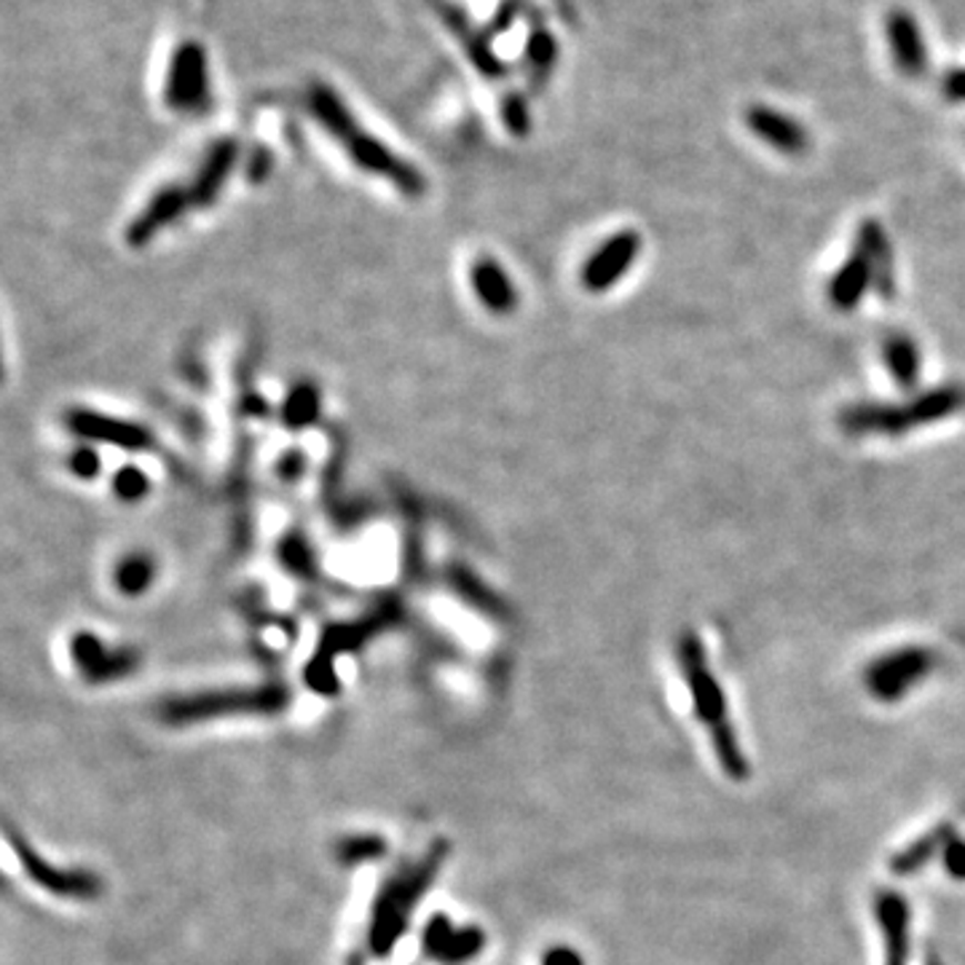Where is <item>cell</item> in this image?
Returning a JSON list of instances; mask_svg holds the SVG:
<instances>
[{
  "instance_id": "2e32d148",
  "label": "cell",
  "mask_w": 965,
  "mask_h": 965,
  "mask_svg": "<svg viewBox=\"0 0 965 965\" xmlns=\"http://www.w3.org/2000/svg\"><path fill=\"white\" fill-rule=\"evenodd\" d=\"M473 287L475 295L480 298V304L488 308L491 314H510L518 306V290L510 282L505 268L499 266V261L494 257H480L475 261L473 272Z\"/></svg>"
},
{
  "instance_id": "9c48e42d",
  "label": "cell",
  "mask_w": 965,
  "mask_h": 965,
  "mask_svg": "<svg viewBox=\"0 0 965 965\" xmlns=\"http://www.w3.org/2000/svg\"><path fill=\"white\" fill-rule=\"evenodd\" d=\"M885 35L898 73L917 79V75H923L928 70V47H925V38L917 19L910 11L893 9L885 19Z\"/></svg>"
},
{
  "instance_id": "9a60e30c",
  "label": "cell",
  "mask_w": 965,
  "mask_h": 965,
  "mask_svg": "<svg viewBox=\"0 0 965 965\" xmlns=\"http://www.w3.org/2000/svg\"><path fill=\"white\" fill-rule=\"evenodd\" d=\"M70 654H73L75 666L81 668L89 681H105L124 676L132 671V654L129 652H111L102 647V641L92 633H79L70 643Z\"/></svg>"
},
{
  "instance_id": "1f68e13d",
  "label": "cell",
  "mask_w": 965,
  "mask_h": 965,
  "mask_svg": "<svg viewBox=\"0 0 965 965\" xmlns=\"http://www.w3.org/2000/svg\"><path fill=\"white\" fill-rule=\"evenodd\" d=\"M542 965H582V957H579L575 949L558 947V949L547 952Z\"/></svg>"
},
{
  "instance_id": "44dd1931",
  "label": "cell",
  "mask_w": 965,
  "mask_h": 965,
  "mask_svg": "<svg viewBox=\"0 0 965 965\" xmlns=\"http://www.w3.org/2000/svg\"><path fill=\"white\" fill-rule=\"evenodd\" d=\"M153 575H156V566L143 552H134L126 556L124 561L115 566V588L124 596H140L151 588Z\"/></svg>"
},
{
  "instance_id": "5b68a950",
  "label": "cell",
  "mask_w": 965,
  "mask_h": 965,
  "mask_svg": "<svg viewBox=\"0 0 965 965\" xmlns=\"http://www.w3.org/2000/svg\"><path fill=\"white\" fill-rule=\"evenodd\" d=\"M435 866H437V859L424 861V864L410 868V874L405 872L403 877H397L395 883L386 887L382 904H378V912H376V923H373V944H376L378 949L392 947L395 936L403 931L405 915L414 910L416 898L421 896L424 887L433 883Z\"/></svg>"
},
{
  "instance_id": "ac0fdd59",
  "label": "cell",
  "mask_w": 965,
  "mask_h": 965,
  "mask_svg": "<svg viewBox=\"0 0 965 965\" xmlns=\"http://www.w3.org/2000/svg\"><path fill=\"white\" fill-rule=\"evenodd\" d=\"M236 156H240V148L234 143H221L212 148V153L202 164V170H199L196 180H193L189 189L191 207H210V204L221 196L225 180H228L231 170H234L236 164Z\"/></svg>"
},
{
  "instance_id": "8992f818",
  "label": "cell",
  "mask_w": 965,
  "mask_h": 965,
  "mask_svg": "<svg viewBox=\"0 0 965 965\" xmlns=\"http://www.w3.org/2000/svg\"><path fill=\"white\" fill-rule=\"evenodd\" d=\"M282 705L280 690H244V692H215V694H196V698L177 700L166 708V719L170 722H202L212 717H234V713H257V711H276Z\"/></svg>"
},
{
  "instance_id": "7402d4cb",
  "label": "cell",
  "mask_w": 965,
  "mask_h": 965,
  "mask_svg": "<svg viewBox=\"0 0 965 965\" xmlns=\"http://www.w3.org/2000/svg\"><path fill=\"white\" fill-rule=\"evenodd\" d=\"M478 947H480V938H475V933H459V936H456V931L448 933L446 925H437L433 933H427V949L446 963L475 955Z\"/></svg>"
},
{
  "instance_id": "d6986e66",
  "label": "cell",
  "mask_w": 965,
  "mask_h": 965,
  "mask_svg": "<svg viewBox=\"0 0 965 965\" xmlns=\"http://www.w3.org/2000/svg\"><path fill=\"white\" fill-rule=\"evenodd\" d=\"M877 920L883 925L885 942H887V965H906V936H910V910H906L904 898L896 893H880Z\"/></svg>"
},
{
  "instance_id": "f546056e",
  "label": "cell",
  "mask_w": 965,
  "mask_h": 965,
  "mask_svg": "<svg viewBox=\"0 0 965 965\" xmlns=\"http://www.w3.org/2000/svg\"><path fill=\"white\" fill-rule=\"evenodd\" d=\"M942 94L947 96L949 102H965V68H955L944 75Z\"/></svg>"
},
{
  "instance_id": "5bb4252c",
  "label": "cell",
  "mask_w": 965,
  "mask_h": 965,
  "mask_svg": "<svg viewBox=\"0 0 965 965\" xmlns=\"http://www.w3.org/2000/svg\"><path fill=\"white\" fill-rule=\"evenodd\" d=\"M17 851H19V864H24L28 877L35 885L47 887L49 893H57V896H75V898L92 896V893H96V880L92 877V874L62 872V868H54L51 864H47L43 859H38V855L32 853L28 845H22V842H17Z\"/></svg>"
},
{
  "instance_id": "ffe728a7",
  "label": "cell",
  "mask_w": 965,
  "mask_h": 965,
  "mask_svg": "<svg viewBox=\"0 0 965 965\" xmlns=\"http://www.w3.org/2000/svg\"><path fill=\"white\" fill-rule=\"evenodd\" d=\"M883 357L887 370H891L893 382L904 392H912L920 384V370H923V359H920L917 341L906 333H891L883 341Z\"/></svg>"
},
{
  "instance_id": "4316f807",
  "label": "cell",
  "mask_w": 965,
  "mask_h": 965,
  "mask_svg": "<svg viewBox=\"0 0 965 965\" xmlns=\"http://www.w3.org/2000/svg\"><path fill=\"white\" fill-rule=\"evenodd\" d=\"M454 582H456V588L461 590V596L469 598V603H478L480 609H488V611H497L499 609L497 601H491V596H488V590L482 588V585L475 582V577L459 575V571H456Z\"/></svg>"
},
{
  "instance_id": "4dcf8cb0",
  "label": "cell",
  "mask_w": 965,
  "mask_h": 965,
  "mask_svg": "<svg viewBox=\"0 0 965 965\" xmlns=\"http://www.w3.org/2000/svg\"><path fill=\"white\" fill-rule=\"evenodd\" d=\"M944 861H947V868L955 877H965V842L952 836L947 847H944Z\"/></svg>"
},
{
  "instance_id": "6da1fadb",
  "label": "cell",
  "mask_w": 965,
  "mask_h": 965,
  "mask_svg": "<svg viewBox=\"0 0 965 965\" xmlns=\"http://www.w3.org/2000/svg\"><path fill=\"white\" fill-rule=\"evenodd\" d=\"M965 410V384H942L904 403H853L836 416L851 437H901Z\"/></svg>"
},
{
  "instance_id": "4fadbf2b",
  "label": "cell",
  "mask_w": 965,
  "mask_h": 965,
  "mask_svg": "<svg viewBox=\"0 0 965 965\" xmlns=\"http://www.w3.org/2000/svg\"><path fill=\"white\" fill-rule=\"evenodd\" d=\"M204 96H207V68H204L202 51L196 47L183 49L175 57V68L166 83V102L175 111H193L202 105Z\"/></svg>"
},
{
  "instance_id": "cb8c5ba5",
  "label": "cell",
  "mask_w": 965,
  "mask_h": 965,
  "mask_svg": "<svg viewBox=\"0 0 965 965\" xmlns=\"http://www.w3.org/2000/svg\"><path fill=\"white\" fill-rule=\"evenodd\" d=\"M113 491L121 501H140L151 491V480L140 467L126 465L113 475Z\"/></svg>"
},
{
  "instance_id": "484cf974",
  "label": "cell",
  "mask_w": 965,
  "mask_h": 965,
  "mask_svg": "<svg viewBox=\"0 0 965 965\" xmlns=\"http://www.w3.org/2000/svg\"><path fill=\"white\" fill-rule=\"evenodd\" d=\"M68 465H70V473H73L75 478L94 480L96 475H100V469H102V459H100V454H96L94 448L81 446V448H75L73 456H70Z\"/></svg>"
},
{
  "instance_id": "7a4b0ae2",
  "label": "cell",
  "mask_w": 965,
  "mask_h": 965,
  "mask_svg": "<svg viewBox=\"0 0 965 965\" xmlns=\"http://www.w3.org/2000/svg\"><path fill=\"white\" fill-rule=\"evenodd\" d=\"M676 658H679L681 673H684L687 684H690L694 713H698L700 722L711 732L719 762H722L727 775L735 778V781H743L749 775V762H745L743 751H740L738 735L732 730L730 717H727V700L722 687H719L717 676L708 668L703 641L692 630H687V633L679 636Z\"/></svg>"
},
{
  "instance_id": "8fae6325",
  "label": "cell",
  "mask_w": 965,
  "mask_h": 965,
  "mask_svg": "<svg viewBox=\"0 0 965 965\" xmlns=\"http://www.w3.org/2000/svg\"><path fill=\"white\" fill-rule=\"evenodd\" d=\"M185 207H191L189 189H172L159 191L151 202L140 210V215L126 225V244L129 247H145L156 240L161 228H166L170 223H175L183 215Z\"/></svg>"
},
{
  "instance_id": "30bf717a",
  "label": "cell",
  "mask_w": 965,
  "mask_h": 965,
  "mask_svg": "<svg viewBox=\"0 0 965 965\" xmlns=\"http://www.w3.org/2000/svg\"><path fill=\"white\" fill-rule=\"evenodd\" d=\"M68 427L70 433L94 443H108V446L124 448V450H140L151 443V435L145 433L140 424L124 421V418L96 414V410H70L68 414Z\"/></svg>"
},
{
  "instance_id": "3957f363",
  "label": "cell",
  "mask_w": 965,
  "mask_h": 965,
  "mask_svg": "<svg viewBox=\"0 0 965 965\" xmlns=\"http://www.w3.org/2000/svg\"><path fill=\"white\" fill-rule=\"evenodd\" d=\"M312 111L319 119V124L325 126L341 145H346V153L354 159V164L392 180L405 196H421L424 189H427L424 177L418 175L408 161L397 159L389 148L378 143L376 138H370L368 132H359V126L354 124L352 113L346 111L344 102H341L331 89L325 87L314 89Z\"/></svg>"
},
{
  "instance_id": "7c38bea8",
  "label": "cell",
  "mask_w": 965,
  "mask_h": 965,
  "mask_svg": "<svg viewBox=\"0 0 965 965\" xmlns=\"http://www.w3.org/2000/svg\"><path fill=\"white\" fill-rule=\"evenodd\" d=\"M853 250L864 255L868 268H872L874 293L891 301L896 295V263H893V247L883 223L874 221V217L861 223L859 231H855Z\"/></svg>"
},
{
  "instance_id": "e0dca14e",
  "label": "cell",
  "mask_w": 965,
  "mask_h": 965,
  "mask_svg": "<svg viewBox=\"0 0 965 965\" xmlns=\"http://www.w3.org/2000/svg\"><path fill=\"white\" fill-rule=\"evenodd\" d=\"M868 290H874L872 268H868L866 257L853 250L851 257L829 280V304L836 312H853V308L861 306Z\"/></svg>"
},
{
  "instance_id": "d4e9b609",
  "label": "cell",
  "mask_w": 965,
  "mask_h": 965,
  "mask_svg": "<svg viewBox=\"0 0 965 965\" xmlns=\"http://www.w3.org/2000/svg\"><path fill=\"white\" fill-rule=\"evenodd\" d=\"M938 842H942V836H938V834L923 836V840L915 842V845H912L910 851L901 853L898 859L893 861V872H904V874L915 872L917 866H923L925 861H928V855L933 853V847H936Z\"/></svg>"
},
{
  "instance_id": "ba28073f",
  "label": "cell",
  "mask_w": 965,
  "mask_h": 965,
  "mask_svg": "<svg viewBox=\"0 0 965 965\" xmlns=\"http://www.w3.org/2000/svg\"><path fill=\"white\" fill-rule=\"evenodd\" d=\"M745 126L764 145L775 148L783 156H804L810 148V134L804 124L770 105H751L745 111Z\"/></svg>"
},
{
  "instance_id": "83f0119b",
  "label": "cell",
  "mask_w": 965,
  "mask_h": 965,
  "mask_svg": "<svg viewBox=\"0 0 965 965\" xmlns=\"http://www.w3.org/2000/svg\"><path fill=\"white\" fill-rule=\"evenodd\" d=\"M505 121L512 134L529 132V113H526V105L520 96H510V100L505 102Z\"/></svg>"
},
{
  "instance_id": "52a82bcc",
  "label": "cell",
  "mask_w": 965,
  "mask_h": 965,
  "mask_svg": "<svg viewBox=\"0 0 965 965\" xmlns=\"http://www.w3.org/2000/svg\"><path fill=\"white\" fill-rule=\"evenodd\" d=\"M639 253H641L639 231L626 228L611 234L609 240L603 242L601 247H596L588 261H585L582 274H579L582 287L588 290V293H603V290L614 287L617 282L633 268Z\"/></svg>"
},
{
  "instance_id": "277c9868",
  "label": "cell",
  "mask_w": 965,
  "mask_h": 965,
  "mask_svg": "<svg viewBox=\"0 0 965 965\" xmlns=\"http://www.w3.org/2000/svg\"><path fill=\"white\" fill-rule=\"evenodd\" d=\"M936 668V654L925 647H904L883 654L866 668V690L877 700L893 703L904 698L920 679H925Z\"/></svg>"
},
{
  "instance_id": "f1b7e54d",
  "label": "cell",
  "mask_w": 965,
  "mask_h": 965,
  "mask_svg": "<svg viewBox=\"0 0 965 965\" xmlns=\"http://www.w3.org/2000/svg\"><path fill=\"white\" fill-rule=\"evenodd\" d=\"M282 558H285V563L293 566L295 571H306L308 569V550L306 545L301 542V539H287L285 545H282Z\"/></svg>"
},
{
  "instance_id": "603a6c76",
  "label": "cell",
  "mask_w": 965,
  "mask_h": 965,
  "mask_svg": "<svg viewBox=\"0 0 965 965\" xmlns=\"http://www.w3.org/2000/svg\"><path fill=\"white\" fill-rule=\"evenodd\" d=\"M319 416V392L314 384H298L287 395L285 405H282V421L287 427L301 429L306 424H312Z\"/></svg>"
}]
</instances>
